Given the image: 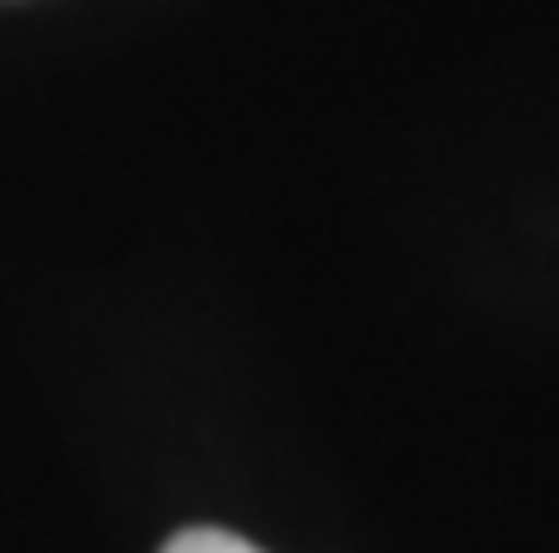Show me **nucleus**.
<instances>
[{
    "instance_id": "nucleus-1",
    "label": "nucleus",
    "mask_w": 559,
    "mask_h": 553,
    "mask_svg": "<svg viewBox=\"0 0 559 553\" xmlns=\"http://www.w3.org/2000/svg\"><path fill=\"white\" fill-rule=\"evenodd\" d=\"M158 553H260L254 542L233 537V531H215V526H192V531H176Z\"/></svg>"
}]
</instances>
